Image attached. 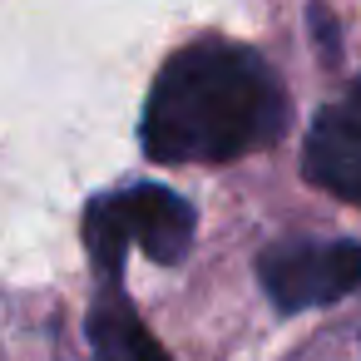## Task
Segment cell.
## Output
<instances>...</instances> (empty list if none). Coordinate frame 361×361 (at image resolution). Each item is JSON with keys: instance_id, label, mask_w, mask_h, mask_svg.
I'll list each match as a JSON object with an SVG mask.
<instances>
[{"instance_id": "cell-1", "label": "cell", "mask_w": 361, "mask_h": 361, "mask_svg": "<svg viewBox=\"0 0 361 361\" xmlns=\"http://www.w3.org/2000/svg\"><path fill=\"white\" fill-rule=\"evenodd\" d=\"M292 99L272 65L233 40H193L164 60L144 104V154L154 164H233L282 139Z\"/></svg>"}, {"instance_id": "cell-5", "label": "cell", "mask_w": 361, "mask_h": 361, "mask_svg": "<svg viewBox=\"0 0 361 361\" xmlns=\"http://www.w3.org/2000/svg\"><path fill=\"white\" fill-rule=\"evenodd\" d=\"M99 302H94V317H90V341H94V356L99 361H173L139 322V312L129 307L119 277H99Z\"/></svg>"}, {"instance_id": "cell-4", "label": "cell", "mask_w": 361, "mask_h": 361, "mask_svg": "<svg viewBox=\"0 0 361 361\" xmlns=\"http://www.w3.org/2000/svg\"><path fill=\"white\" fill-rule=\"evenodd\" d=\"M302 173L322 193L361 208V85L317 114L302 144Z\"/></svg>"}, {"instance_id": "cell-2", "label": "cell", "mask_w": 361, "mask_h": 361, "mask_svg": "<svg viewBox=\"0 0 361 361\" xmlns=\"http://www.w3.org/2000/svg\"><path fill=\"white\" fill-rule=\"evenodd\" d=\"M193 203L159 183H134L85 208V247L99 277H119L129 243L144 247L154 262H183L193 247Z\"/></svg>"}, {"instance_id": "cell-3", "label": "cell", "mask_w": 361, "mask_h": 361, "mask_svg": "<svg viewBox=\"0 0 361 361\" xmlns=\"http://www.w3.org/2000/svg\"><path fill=\"white\" fill-rule=\"evenodd\" d=\"M257 282L277 312L341 302L361 282V243H326V238L272 243L257 257Z\"/></svg>"}]
</instances>
